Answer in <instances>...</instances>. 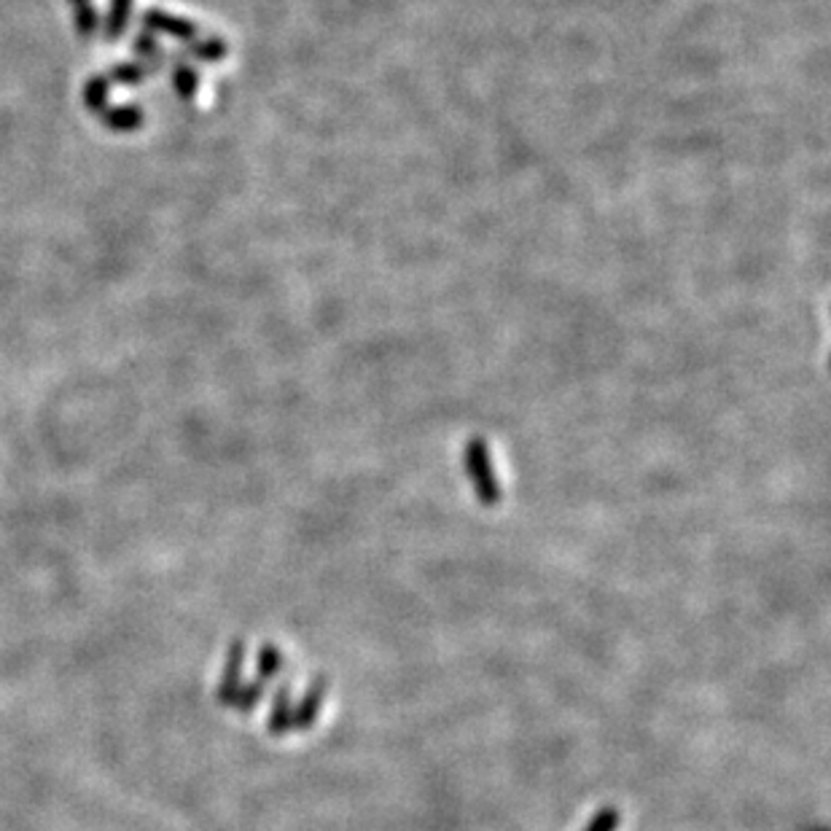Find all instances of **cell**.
Listing matches in <instances>:
<instances>
[{"label": "cell", "mask_w": 831, "mask_h": 831, "mask_svg": "<svg viewBox=\"0 0 831 831\" xmlns=\"http://www.w3.org/2000/svg\"><path fill=\"white\" fill-rule=\"evenodd\" d=\"M323 697H326V678H323V676L312 678L308 695H304L302 703H299V708L293 710L291 727H297L299 733H304V729L312 727V724L318 721V716H321Z\"/></svg>", "instance_id": "obj_1"}, {"label": "cell", "mask_w": 831, "mask_h": 831, "mask_svg": "<svg viewBox=\"0 0 831 831\" xmlns=\"http://www.w3.org/2000/svg\"><path fill=\"white\" fill-rule=\"evenodd\" d=\"M242 659H246V646H242V641H235L232 648H229V654H227V667H224L221 684H218V699H221L224 705L235 703L237 692H240Z\"/></svg>", "instance_id": "obj_2"}, {"label": "cell", "mask_w": 831, "mask_h": 831, "mask_svg": "<svg viewBox=\"0 0 831 831\" xmlns=\"http://www.w3.org/2000/svg\"><path fill=\"white\" fill-rule=\"evenodd\" d=\"M143 22H146L148 30H159V33H167V35H173V39H180V41H189L191 35L197 33V28H194L191 22L180 20V17L165 14V11H146Z\"/></svg>", "instance_id": "obj_3"}, {"label": "cell", "mask_w": 831, "mask_h": 831, "mask_svg": "<svg viewBox=\"0 0 831 831\" xmlns=\"http://www.w3.org/2000/svg\"><path fill=\"white\" fill-rule=\"evenodd\" d=\"M143 118H146V114H143L137 105H124V108H108L103 114V122L108 124V129H114V133H133V129H137L143 124Z\"/></svg>", "instance_id": "obj_4"}, {"label": "cell", "mask_w": 831, "mask_h": 831, "mask_svg": "<svg viewBox=\"0 0 831 831\" xmlns=\"http://www.w3.org/2000/svg\"><path fill=\"white\" fill-rule=\"evenodd\" d=\"M291 718H293V705L289 697V689H280L278 697L272 703V714H270V733L272 735H285L291 733Z\"/></svg>", "instance_id": "obj_5"}, {"label": "cell", "mask_w": 831, "mask_h": 831, "mask_svg": "<svg viewBox=\"0 0 831 831\" xmlns=\"http://www.w3.org/2000/svg\"><path fill=\"white\" fill-rule=\"evenodd\" d=\"M67 6L73 9V22H76L79 33L84 35V39H92L100 30L95 3H92V0H67Z\"/></svg>", "instance_id": "obj_6"}, {"label": "cell", "mask_w": 831, "mask_h": 831, "mask_svg": "<svg viewBox=\"0 0 831 831\" xmlns=\"http://www.w3.org/2000/svg\"><path fill=\"white\" fill-rule=\"evenodd\" d=\"M108 90H111V84L105 76L90 79V84L84 86V103L92 114L103 116L105 111H108Z\"/></svg>", "instance_id": "obj_7"}, {"label": "cell", "mask_w": 831, "mask_h": 831, "mask_svg": "<svg viewBox=\"0 0 831 831\" xmlns=\"http://www.w3.org/2000/svg\"><path fill=\"white\" fill-rule=\"evenodd\" d=\"M129 11H133V0H111L108 20H105V35H108L111 41L118 39V35L127 30Z\"/></svg>", "instance_id": "obj_8"}, {"label": "cell", "mask_w": 831, "mask_h": 831, "mask_svg": "<svg viewBox=\"0 0 831 831\" xmlns=\"http://www.w3.org/2000/svg\"><path fill=\"white\" fill-rule=\"evenodd\" d=\"M283 671V654L272 646V643H264L259 652V681H272L274 676H280Z\"/></svg>", "instance_id": "obj_9"}, {"label": "cell", "mask_w": 831, "mask_h": 831, "mask_svg": "<svg viewBox=\"0 0 831 831\" xmlns=\"http://www.w3.org/2000/svg\"><path fill=\"white\" fill-rule=\"evenodd\" d=\"M148 73H152V67H146L143 62H129V65L114 67L108 81H114V84H124V86H135V84H141Z\"/></svg>", "instance_id": "obj_10"}, {"label": "cell", "mask_w": 831, "mask_h": 831, "mask_svg": "<svg viewBox=\"0 0 831 831\" xmlns=\"http://www.w3.org/2000/svg\"><path fill=\"white\" fill-rule=\"evenodd\" d=\"M619 823H622V812L616 808H603L584 831H616Z\"/></svg>", "instance_id": "obj_11"}, {"label": "cell", "mask_w": 831, "mask_h": 831, "mask_svg": "<svg viewBox=\"0 0 831 831\" xmlns=\"http://www.w3.org/2000/svg\"><path fill=\"white\" fill-rule=\"evenodd\" d=\"M175 86H178V92L184 97L194 95V90H197V73H194L191 65L178 62V67H175Z\"/></svg>", "instance_id": "obj_12"}, {"label": "cell", "mask_w": 831, "mask_h": 831, "mask_svg": "<svg viewBox=\"0 0 831 831\" xmlns=\"http://www.w3.org/2000/svg\"><path fill=\"white\" fill-rule=\"evenodd\" d=\"M261 695H264V684H261V681H256V684L246 686L242 692H237V697H235L237 708H240L242 714H251V710L256 708V703L261 699Z\"/></svg>", "instance_id": "obj_13"}, {"label": "cell", "mask_w": 831, "mask_h": 831, "mask_svg": "<svg viewBox=\"0 0 831 831\" xmlns=\"http://www.w3.org/2000/svg\"><path fill=\"white\" fill-rule=\"evenodd\" d=\"M135 52H137V54H143V58H146V60H152V62H154V67L159 65V62H156V60L162 58L159 43H156L148 33H146V35H143V33L137 35V41H135Z\"/></svg>", "instance_id": "obj_14"}]
</instances>
